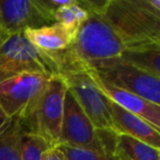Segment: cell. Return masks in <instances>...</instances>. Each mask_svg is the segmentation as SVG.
I'll list each match as a JSON object with an SVG mask.
<instances>
[{"mask_svg": "<svg viewBox=\"0 0 160 160\" xmlns=\"http://www.w3.org/2000/svg\"><path fill=\"white\" fill-rule=\"evenodd\" d=\"M124 49L121 38L102 12H88L87 20L79 27L71 46L53 55L57 62L58 75H62L120 58Z\"/></svg>", "mask_w": 160, "mask_h": 160, "instance_id": "obj_1", "label": "cell"}, {"mask_svg": "<svg viewBox=\"0 0 160 160\" xmlns=\"http://www.w3.org/2000/svg\"><path fill=\"white\" fill-rule=\"evenodd\" d=\"M102 14L125 48L160 45V0H108Z\"/></svg>", "mask_w": 160, "mask_h": 160, "instance_id": "obj_2", "label": "cell"}, {"mask_svg": "<svg viewBox=\"0 0 160 160\" xmlns=\"http://www.w3.org/2000/svg\"><path fill=\"white\" fill-rule=\"evenodd\" d=\"M66 92L62 76H52L31 114L19 122L21 129L41 137L51 148L59 146Z\"/></svg>", "mask_w": 160, "mask_h": 160, "instance_id": "obj_3", "label": "cell"}, {"mask_svg": "<svg viewBox=\"0 0 160 160\" xmlns=\"http://www.w3.org/2000/svg\"><path fill=\"white\" fill-rule=\"evenodd\" d=\"M23 72L54 76L58 66L53 54L36 48L21 33L0 44V82Z\"/></svg>", "mask_w": 160, "mask_h": 160, "instance_id": "obj_4", "label": "cell"}, {"mask_svg": "<svg viewBox=\"0 0 160 160\" xmlns=\"http://www.w3.org/2000/svg\"><path fill=\"white\" fill-rule=\"evenodd\" d=\"M83 69L108 85L137 94L160 105V79L135 68L120 58L98 62Z\"/></svg>", "mask_w": 160, "mask_h": 160, "instance_id": "obj_5", "label": "cell"}, {"mask_svg": "<svg viewBox=\"0 0 160 160\" xmlns=\"http://www.w3.org/2000/svg\"><path fill=\"white\" fill-rule=\"evenodd\" d=\"M52 76L23 72L0 82V109L10 120H25L33 111Z\"/></svg>", "mask_w": 160, "mask_h": 160, "instance_id": "obj_6", "label": "cell"}, {"mask_svg": "<svg viewBox=\"0 0 160 160\" xmlns=\"http://www.w3.org/2000/svg\"><path fill=\"white\" fill-rule=\"evenodd\" d=\"M60 76L65 80L68 91L91 121L94 128L114 131L109 100L98 89L89 73L85 69H78Z\"/></svg>", "mask_w": 160, "mask_h": 160, "instance_id": "obj_7", "label": "cell"}, {"mask_svg": "<svg viewBox=\"0 0 160 160\" xmlns=\"http://www.w3.org/2000/svg\"><path fill=\"white\" fill-rule=\"evenodd\" d=\"M55 23L40 0L0 1V31L8 38Z\"/></svg>", "mask_w": 160, "mask_h": 160, "instance_id": "obj_8", "label": "cell"}, {"mask_svg": "<svg viewBox=\"0 0 160 160\" xmlns=\"http://www.w3.org/2000/svg\"><path fill=\"white\" fill-rule=\"evenodd\" d=\"M97 137V129L67 89L64 103L59 146L88 147Z\"/></svg>", "mask_w": 160, "mask_h": 160, "instance_id": "obj_9", "label": "cell"}, {"mask_svg": "<svg viewBox=\"0 0 160 160\" xmlns=\"http://www.w3.org/2000/svg\"><path fill=\"white\" fill-rule=\"evenodd\" d=\"M88 73L93 80V82L96 83L98 89L110 101L118 104L122 109L142 118V120L149 123L156 129L160 131V105L155 104V103L150 102V101L146 100L137 94H134L132 92L125 91V90L108 85L92 73Z\"/></svg>", "mask_w": 160, "mask_h": 160, "instance_id": "obj_10", "label": "cell"}, {"mask_svg": "<svg viewBox=\"0 0 160 160\" xmlns=\"http://www.w3.org/2000/svg\"><path fill=\"white\" fill-rule=\"evenodd\" d=\"M109 109L114 131L116 133L131 136L155 148L160 149V131L156 129L142 118L122 109L110 100Z\"/></svg>", "mask_w": 160, "mask_h": 160, "instance_id": "obj_11", "label": "cell"}, {"mask_svg": "<svg viewBox=\"0 0 160 160\" xmlns=\"http://www.w3.org/2000/svg\"><path fill=\"white\" fill-rule=\"evenodd\" d=\"M78 29L55 22L38 29L23 32V36L36 48L46 53H58L68 49L73 43Z\"/></svg>", "mask_w": 160, "mask_h": 160, "instance_id": "obj_12", "label": "cell"}, {"mask_svg": "<svg viewBox=\"0 0 160 160\" xmlns=\"http://www.w3.org/2000/svg\"><path fill=\"white\" fill-rule=\"evenodd\" d=\"M116 132L97 129V137L88 147L59 146L67 160H114L113 142Z\"/></svg>", "mask_w": 160, "mask_h": 160, "instance_id": "obj_13", "label": "cell"}, {"mask_svg": "<svg viewBox=\"0 0 160 160\" xmlns=\"http://www.w3.org/2000/svg\"><path fill=\"white\" fill-rule=\"evenodd\" d=\"M114 160H160L159 149L124 134L115 133L113 142Z\"/></svg>", "mask_w": 160, "mask_h": 160, "instance_id": "obj_14", "label": "cell"}, {"mask_svg": "<svg viewBox=\"0 0 160 160\" xmlns=\"http://www.w3.org/2000/svg\"><path fill=\"white\" fill-rule=\"evenodd\" d=\"M120 59L160 79V45L125 48Z\"/></svg>", "mask_w": 160, "mask_h": 160, "instance_id": "obj_15", "label": "cell"}, {"mask_svg": "<svg viewBox=\"0 0 160 160\" xmlns=\"http://www.w3.org/2000/svg\"><path fill=\"white\" fill-rule=\"evenodd\" d=\"M20 134L19 122L11 120L6 131L0 135V160H21Z\"/></svg>", "mask_w": 160, "mask_h": 160, "instance_id": "obj_16", "label": "cell"}, {"mask_svg": "<svg viewBox=\"0 0 160 160\" xmlns=\"http://www.w3.org/2000/svg\"><path fill=\"white\" fill-rule=\"evenodd\" d=\"M51 147L38 136L21 129L20 155L21 160H42L44 152Z\"/></svg>", "mask_w": 160, "mask_h": 160, "instance_id": "obj_17", "label": "cell"}, {"mask_svg": "<svg viewBox=\"0 0 160 160\" xmlns=\"http://www.w3.org/2000/svg\"><path fill=\"white\" fill-rule=\"evenodd\" d=\"M54 21L67 27L79 29V27L87 20L88 12L79 3V0H71L67 6H64L54 13Z\"/></svg>", "mask_w": 160, "mask_h": 160, "instance_id": "obj_18", "label": "cell"}, {"mask_svg": "<svg viewBox=\"0 0 160 160\" xmlns=\"http://www.w3.org/2000/svg\"><path fill=\"white\" fill-rule=\"evenodd\" d=\"M42 160H67V158L62 149L58 146L47 149L43 155Z\"/></svg>", "mask_w": 160, "mask_h": 160, "instance_id": "obj_19", "label": "cell"}, {"mask_svg": "<svg viewBox=\"0 0 160 160\" xmlns=\"http://www.w3.org/2000/svg\"><path fill=\"white\" fill-rule=\"evenodd\" d=\"M10 122H11V120L8 118L7 116L5 115V113L1 111V109H0V135L6 131V128L8 127Z\"/></svg>", "mask_w": 160, "mask_h": 160, "instance_id": "obj_20", "label": "cell"}, {"mask_svg": "<svg viewBox=\"0 0 160 160\" xmlns=\"http://www.w3.org/2000/svg\"><path fill=\"white\" fill-rule=\"evenodd\" d=\"M8 38H9L8 36H6L5 34H2L1 33V31H0V44H2V43L5 42L6 40H8Z\"/></svg>", "mask_w": 160, "mask_h": 160, "instance_id": "obj_21", "label": "cell"}]
</instances>
